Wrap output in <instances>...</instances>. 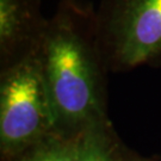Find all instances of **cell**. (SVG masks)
Returning a JSON list of instances; mask_svg holds the SVG:
<instances>
[{
    "mask_svg": "<svg viewBox=\"0 0 161 161\" xmlns=\"http://www.w3.org/2000/svg\"><path fill=\"white\" fill-rule=\"evenodd\" d=\"M41 64L58 131L78 135L104 119L91 49L68 25H56L43 41Z\"/></svg>",
    "mask_w": 161,
    "mask_h": 161,
    "instance_id": "1",
    "label": "cell"
},
{
    "mask_svg": "<svg viewBox=\"0 0 161 161\" xmlns=\"http://www.w3.org/2000/svg\"><path fill=\"white\" fill-rule=\"evenodd\" d=\"M58 131L40 56L6 72L0 86V148L5 160Z\"/></svg>",
    "mask_w": 161,
    "mask_h": 161,
    "instance_id": "2",
    "label": "cell"
},
{
    "mask_svg": "<svg viewBox=\"0 0 161 161\" xmlns=\"http://www.w3.org/2000/svg\"><path fill=\"white\" fill-rule=\"evenodd\" d=\"M111 40L116 60L135 67L161 56V0H114Z\"/></svg>",
    "mask_w": 161,
    "mask_h": 161,
    "instance_id": "3",
    "label": "cell"
},
{
    "mask_svg": "<svg viewBox=\"0 0 161 161\" xmlns=\"http://www.w3.org/2000/svg\"><path fill=\"white\" fill-rule=\"evenodd\" d=\"M118 141L104 119L79 132V161H124Z\"/></svg>",
    "mask_w": 161,
    "mask_h": 161,
    "instance_id": "4",
    "label": "cell"
},
{
    "mask_svg": "<svg viewBox=\"0 0 161 161\" xmlns=\"http://www.w3.org/2000/svg\"><path fill=\"white\" fill-rule=\"evenodd\" d=\"M6 161H79V134L54 131Z\"/></svg>",
    "mask_w": 161,
    "mask_h": 161,
    "instance_id": "5",
    "label": "cell"
},
{
    "mask_svg": "<svg viewBox=\"0 0 161 161\" xmlns=\"http://www.w3.org/2000/svg\"><path fill=\"white\" fill-rule=\"evenodd\" d=\"M28 0H0V43L7 52L17 44L28 25Z\"/></svg>",
    "mask_w": 161,
    "mask_h": 161,
    "instance_id": "6",
    "label": "cell"
},
{
    "mask_svg": "<svg viewBox=\"0 0 161 161\" xmlns=\"http://www.w3.org/2000/svg\"><path fill=\"white\" fill-rule=\"evenodd\" d=\"M124 161H144V160H140V159H136V158H129V156H125Z\"/></svg>",
    "mask_w": 161,
    "mask_h": 161,
    "instance_id": "7",
    "label": "cell"
}]
</instances>
